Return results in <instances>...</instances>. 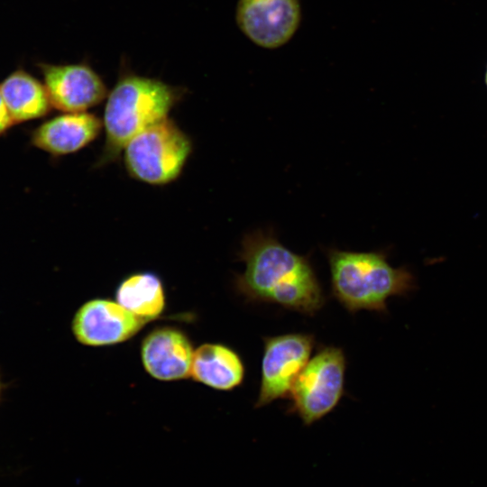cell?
<instances>
[{"label": "cell", "instance_id": "6da1fadb", "mask_svg": "<svg viewBox=\"0 0 487 487\" xmlns=\"http://www.w3.org/2000/svg\"><path fill=\"white\" fill-rule=\"evenodd\" d=\"M239 258L245 264L236 275V291L249 302L269 303L314 316L326 303L323 288L307 255L285 247L271 230L245 234Z\"/></svg>", "mask_w": 487, "mask_h": 487}, {"label": "cell", "instance_id": "7a4b0ae2", "mask_svg": "<svg viewBox=\"0 0 487 487\" xmlns=\"http://www.w3.org/2000/svg\"><path fill=\"white\" fill-rule=\"evenodd\" d=\"M181 93L165 82L125 74L106 96L105 143L96 166L115 161L135 135L168 117Z\"/></svg>", "mask_w": 487, "mask_h": 487}, {"label": "cell", "instance_id": "3957f363", "mask_svg": "<svg viewBox=\"0 0 487 487\" xmlns=\"http://www.w3.org/2000/svg\"><path fill=\"white\" fill-rule=\"evenodd\" d=\"M332 296L350 313L361 310L385 313L387 300L406 296L416 288L414 275L394 268L384 252L326 251Z\"/></svg>", "mask_w": 487, "mask_h": 487}, {"label": "cell", "instance_id": "277c9868", "mask_svg": "<svg viewBox=\"0 0 487 487\" xmlns=\"http://www.w3.org/2000/svg\"><path fill=\"white\" fill-rule=\"evenodd\" d=\"M192 150L189 136L167 117L132 138L122 154L125 170L133 179L161 186L179 177Z\"/></svg>", "mask_w": 487, "mask_h": 487}, {"label": "cell", "instance_id": "5b68a950", "mask_svg": "<svg viewBox=\"0 0 487 487\" xmlns=\"http://www.w3.org/2000/svg\"><path fill=\"white\" fill-rule=\"evenodd\" d=\"M346 358L342 348L319 347L296 378L289 399L288 412L306 426L332 412L345 394Z\"/></svg>", "mask_w": 487, "mask_h": 487}, {"label": "cell", "instance_id": "8992f818", "mask_svg": "<svg viewBox=\"0 0 487 487\" xmlns=\"http://www.w3.org/2000/svg\"><path fill=\"white\" fill-rule=\"evenodd\" d=\"M315 336L289 333L263 337L260 391L255 408L289 399L292 385L310 359Z\"/></svg>", "mask_w": 487, "mask_h": 487}, {"label": "cell", "instance_id": "52a82bcc", "mask_svg": "<svg viewBox=\"0 0 487 487\" xmlns=\"http://www.w3.org/2000/svg\"><path fill=\"white\" fill-rule=\"evenodd\" d=\"M236 22L253 43L274 49L287 43L300 23L299 0H239Z\"/></svg>", "mask_w": 487, "mask_h": 487}, {"label": "cell", "instance_id": "ba28073f", "mask_svg": "<svg viewBox=\"0 0 487 487\" xmlns=\"http://www.w3.org/2000/svg\"><path fill=\"white\" fill-rule=\"evenodd\" d=\"M51 106L63 113L87 112L107 96L100 76L88 65L41 66Z\"/></svg>", "mask_w": 487, "mask_h": 487}, {"label": "cell", "instance_id": "9c48e42d", "mask_svg": "<svg viewBox=\"0 0 487 487\" xmlns=\"http://www.w3.org/2000/svg\"><path fill=\"white\" fill-rule=\"evenodd\" d=\"M145 323L118 302L95 299L78 309L71 328L82 345L104 346L128 340Z\"/></svg>", "mask_w": 487, "mask_h": 487}, {"label": "cell", "instance_id": "30bf717a", "mask_svg": "<svg viewBox=\"0 0 487 487\" xmlns=\"http://www.w3.org/2000/svg\"><path fill=\"white\" fill-rule=\"evenodd\" d=\"M193 355L188 337L174 327L156 328L142 343L143 367L160 381L180 380L190 375Z\"/></svg>", "mask_w": 487, "mask_h": 487}, {"label": "cell", "instance_id": "8fae6325", "mask_svg": "<svg viewBox=\"0 0 487 487\" xmlns=\"http://www.w3.org/2000/svg\"><path fill=\"white\" fill-rule=\"evenodd\" d=\"M103 123L87 112L63 113L40 124L32 134V144L52 156L75 153L101 133Z\"/></svg>", "mask_w": 487, "mask_h": 487}, {"label": "cell", "instance_id": "7c38bea8", "mask_svg": "<svg viewBox=\"0 0 487 487\" xmlns=\"http://www.w3.org/2000/svg\"><path fill=\"white\" fill-rule=\"evenodd\" d=\"M190 375L198 382L218 391H232L244 380L241 356L223 344L207 343L194 351Z\"/></svg>", "mask_w": 487, "mask_h": 487}, {"label": "cell", "instance_id": "4fadbf2b", "mask_svg": "<svg viewBox=\"0 0 487 487\" xmlns=\"http://www.w3.org/2000/svg\"><path fill=\"white\" fill-rule=\"evenodd\" d=\"M0 89L14 124L43 117L52 107L44 85L23 70L5 78Z\"/></svg>", "mask_w": 487, "mask_h": 487}, {"label": "cell", "instance_id": "5bb4252c", "mask_svg": "<svg viewBox=\"0 0 487 487\" xmlns=\"http://www.w3.org/2000/svg\"><path fill=\"white\" fill-rule=\"evenodd\" d=\"M115 296L121 306L145 322L159 317L165 307L161 280L149 271L124 278L118 285Z\"/></svg>", "mask_w": 487, "mask_h": 487}, {"label": "cell", "instance_id": "9a60e30c", "mask_svg": "<svg viewBox=\"0 0 487 487\" xmlns=\"http://www.w3.org/2000/svg\"><path fill=\"white\" fill-rule=\"evenodd\" d=\"M14 124L4 100L0 89V135L5 133Z\"/></svg>", "mask_w": 487, "mask_h": 487}, {"label": "cell", "instance_id": "2e32d148", "mask_svg": "<svg viewBox=\"0 0 487 487\" xmlns=\"http://www.w3.org/2000/svg\"><path fill=\"white\" fill-rule=\"evenodd\" d=\"M4 388H5V384H4V382L2 381L1 376H0V400H1V396H2V392H3V391H4Z\"/></svg>", "mask_w": 487, "mask_h": 487}, {"label": "cell", "instance_id": "e0dca14e", "mask_svg": "<svg viewBox=\"0 0 487 487\" xmlns=\"http://www.w3.org/2000/svg\"><path fill=\"white\" fill-rule=\"evenodd\" d=\"M485 81H486V85H487V71H486Z\"/></svg>", "mask_w": 487, "mask_h": 487}]
</instances>
